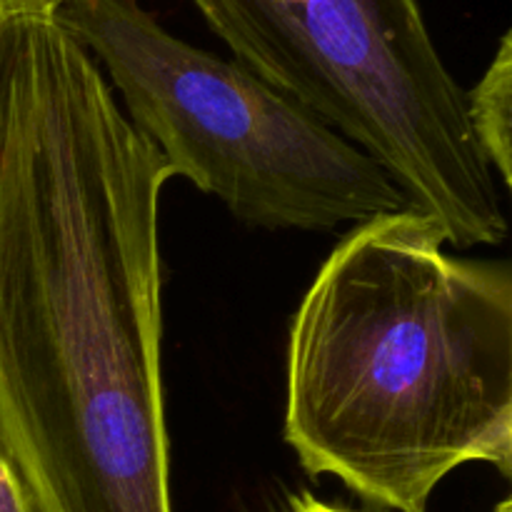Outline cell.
Here are the masks:
<instances>
[{
    "mask_svg": "<svg viewBox=\"0 0 512 512\" xmlns=\"http://www.w3.org/2000/svg\"><path fill=\"white\" fill-rule=\"evenodd\" d=\"M170 178L63 0H0V450L38 512H173Z\"/></svg>",
    "mask_w": 512,
    "mask_h": 512,
    "instance_id": "obj_1",
    "label": "cell"
},
{
    "mask_svg": "<svg viewBox=\"0 0 512 512\" xmlns=\"http://www.w3.org/2000/svg\"><path fill=\"white\" fill-rule=\"evenodd\" d=\"M413 208L343 235L288 335L283 438L308 475L425 512L453 470L512 475V273Z\"/></svg>",
    "mask_w": 512,
    "mask_h": 512,
    "instance_id": "obj_2",
    "label": "cell"
},
{
    "mask_svg": "<svg viewBox=\"0 0 512 512\" xmlns=\"http://www.w3.org/2000/svg\"><path fill=\"white\" fill-rule=\"evenodd\" d=\"M240 65L368 153L455 248L503 245L485 163L420 0H193Z\"/></svg>",
    "mask_w": 512,
    "mask_h": 512,
    "instance_id": "obj_3",
    "label": "cell"
},
{
    "mask_svg": "<svg viewBox=\"0 0 512 512\" xmlns=\"http://www.w3.org/2000/svg\"><path fill=\"white\" fill-rule=\"evenodd\" d=\"M63 18L173 178L240 223L333 230L408 208L358 145L238 60L165 30L138 0H63Z\"/></svg>",
    "mask_w": 512,
    "mask_h": 512,
    "instance_id": "obj_4",
    "label": "cell"
},
{
    "mask_svg": "<svg viewBox=\"0 0 512 512\" xmlns=\"http://www.w3.org/2000/svg\"><path fill=\"white\" fill-rule=\"evenodd\" d=\"M470 130L500 188L512 183V33H503L483 78L465 90Z\"/></svg>",
    "mask_w": 512,
    "mask_h": 512,
    "instance_id": "obj_5",
    "label": "cell"
},
{
    "mask_svg": "<svg viewBox=\"0 0 512 512\" xmlns=\"http://www.w3.org/2000/svg\"><path fill=\"white\" fill-rule=\"evenodd\" d=\"M0 512H38L18 470L0 450Z\"/></svg>",
    "mask_w": 512,
    "mask_h": 512,
    "instance_id": "obj_6",
    "label": "cell"
},
{
    "mask_svg": "<svg viewBox=\"0 0 512 512\" xmlns=\"http://www.w3.org/2000/svg\"><path fill=\"white\" fill-rule=\"evenodd\" d=\"M295 512H350V510H340V508H333V505L320 503V500L305 498L303 503L298 505V510H295Z\"/></svg>",
    "mask_w": 512,
    "mask_h": 512,
    "instance_id": "obj_7",
    "label": "cell"
},
{
    "mask_svg": "<svg viewBox=\"0 0 512 512\" xmlns=\"http://www.w3.org/2000/svg\"><path fill=\"white\" fill-rule=\"evenodd\" d=\"M495 512H512V503H510V500H503V503L495 508Z\"/></svg>",
    "mask_w": 512,
    "mask_h": 512,
    "instance_id": "obj_8",
    "label": "cell"
}]
</instances>
